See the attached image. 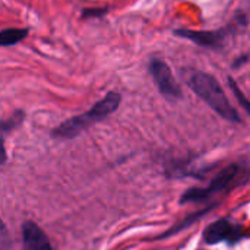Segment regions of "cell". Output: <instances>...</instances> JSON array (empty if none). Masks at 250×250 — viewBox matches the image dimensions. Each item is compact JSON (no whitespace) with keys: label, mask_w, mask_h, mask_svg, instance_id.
Masks as SVG:
<instances>
[{"label":"cell","mask_w":250,"mask_h":250,"mask_svg":"<svg viewBox=\"0 0 250 250\" xmlns=\"http://www.w3.org/2000/svg\"><path fill=\"white\" fill-rule=\"evenodd\" d=\"M237 239H239L237 229L226 218L212 223L204 233V240L208 245H215V243H221L227 240H237Z\"/></svg>","instance_id":"52a82bcc"},{"label":"cell","mask_w":250,"mask_h":250,"mask_svg":"<svg viewBox=\"0 0 250 250\" xmlns=\"http://www.w3.org/2000/svg\"><path fill=\"white\" fill-rule=\"evenodd\" d=\"M239 22V15L236 16V19L231 22L230 26H226L223 29H217V31H196V29H188V28H180V29H174V35L189 40L192 42H195L196 45L202 47V48H209V50H224L229 40L236 34L234 26Z\"/></svg>","instance_id":"3957f363"},{"label":"cell","mask_w":250,"mask_h":250,"mask_svg":"<svg viewBox=\"0 0 250 250\" xmlns=\"http://www.w3.org/2000/svg\"><path fill=\"white\" fill-rule=\"evenodd\" d=\"M108 13V9L103 7V9H85L82 12V16L83 18H101V16H105Z\"/></svg>","instance_id":"30bf717a"},{"label":"cell","mask_w":250,"mask_h":250,"mask_svg":"<svg viewBox=\"0 0 250 250\" xmlns=\"http://www.w3.org/2000/svg\"><path fill=\"white\" fill-rule=\"evenodd\" d=\"M7 240V230H6V226L4 223L0 220V243L6 242Z\"/></svg>","instance_id":"4fadbf2b"},{"label":"cell","mask_w":250,"mask_h":250,"mask_svg":"<svg viewBox=\"0 0 250 250\" xmlns=\"http://www.w3.org/2000/svg\"><path fill=\"white\" fill-rule=\"evenodd\" d=\"M188 85L192 88V91H195V94L201 100H204L223 119L233 122V123H242L240 114L231 105L220 82L212 75L205 73V72H195L189 78Z\"/></svg>","instance_id":"7a4b0ae2"},{"label":"cell","mask_w":250,"mask_h":250,"mask_svg":"<svg viewBox=\"0 0 250 250\" xmlns=\"http://www.w3.org/2000/svg\"><path fill=\"white\" fill-rule=\"evenodd\" d=\"M3 136L4 133L0 132V166L6 163L7 160V155H6V149H4V142H3Z\"/></svg>","instance_id":"8fae6325"},{"label":"cell","mask_w":250,"mask_h":250,"mask_svg":"<svg viewBox=\"0 0 250 250\" xmlns=\"http://www.w3.org/2000/svg\"><path fill=\"white\" fill-rule=\"evenodd\" d=\"M249 62V56L248 54H243V56H240L237 60H234V63H233V69H237V67H242L243 64H246Z\"/></svg>","instance_id":"7c38bea8"},{"label":"cell","mask_w":250,"mask_h":250,"mask_svg":"<svg viewBox=\"0 0 250 250\" xmlns=\"http://www.w3.org/2000/svg\"><path fill=\"white\" fill-rule=\"evenodd\" d=\"M229 79V85H230V88H231V91L234 92V95H236V98L239 100V103H240V105L248 111V113H250V103L249 100L246 98V95L242 92V89L237 86V82L231 78V76H229L227 78Z\"/></svg>","instance_id":"9c48e42d"},{"label":"cell","mask_w":250,"mask_h":250,"mask_svg":"<svg viewBox=\"0 0 250 250\" xmlns=\"http://www.w3.org/2000/svg\"><path fill=\"white\" fill-rule=\"evenodd\" d=\"M22 243L23 250H53L45 233L32 221H25L22 224Z\"/></svg>","instance_id":"8992f818"},{"label":"cell","mask_w":250,"mask_h":250,"mask_svg":"<svg viewBox=\"0 0 250 250\" xmlns=\"http://www.w3.org/2000/svg\"><path fill=\"white\" fill-rule=\"evenodd\" d=\"M240 173V166L239 164H231L227 168H224L212 182L208 188H192L186 190L180 199V204H188V202H202L211 198L212 195L227 189L239 176Z\"/></svg>","instance_id":"277c9868"},{"label":"cell","mask_w":250,"mask_h":250,"mask_svg":"<svg viewBox=\"0 0 250 250\" xmlns=\"http://www.w3.org/2000/svg\"><path fill=\"white\" fill-rule=\"evenodd\" d=\"M149 72L158 86V91L168 100L182 98V88L179 86L170 66L161 59H152L149 62Z\"/></svg>","instance_id":"5b68a950"},{"label":"cell","mask_w":250,"mask_h":250,"mask_svg":"<svg viewBox=\"0 0 250 250\" xmlns=\"http://www.w3.org/2000/svg\"><path fill=\"white\" fill-rule=\"evenodd\" d=\"M120 103H122V97L119 92H114V91L108 92L103 100L95 103L91 107V110H88L86 113L75 116V117L63 122L62 125H59L51 132V136L56 139H73L79 133H82L85 129H88L89 126H92L98 122H103L110 114H113L119 108Z\"/></svg>","instance_id":"6da1fadb"},{"label":"cell","mask_w":250,"mask_h":250,"mask_svg":"<svg viewBox=\"0 0 250 250\" xmlns=\"http://www.w3.org/2000/svg\"><path fill=\"white\" fill-rule=\"evenodd\" d=\"M29 34L28 28H6L0 31V45L9 47L23 41Z\"/></svg>","instance_id":"ba28073f"}]
</instances>
